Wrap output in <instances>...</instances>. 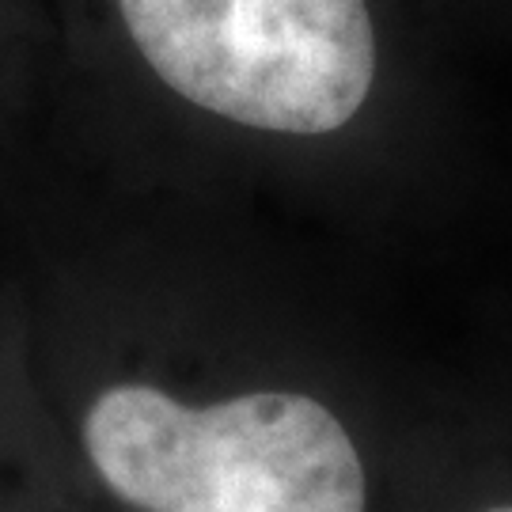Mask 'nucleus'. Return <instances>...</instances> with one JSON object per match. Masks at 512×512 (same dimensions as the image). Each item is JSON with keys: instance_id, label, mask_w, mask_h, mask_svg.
<instances>
[{"instance_id": "nucleus-3", "label": "nucleus", "mask_w": 512, "mask_h": 512, "mask_svg": "<svg viewBox=\"0 0 512 512\" xmlns=\"http://www.w3.org/2000/svg\"><path fill=\"white\" fill-rule=\"evenodd\" d=\"M54 54L57 31L46 0H0V129L23 110Z\"/></svg>"}, {"instance_id": "nucleus-1", "label": "nucleus", "mask_w": 512, "mask_h": 512, "mask_svg": "<svg viewBox=\"0 0 512 512\" xmlns=\"http://www.w3.org/2000/svg\"><path fill=\"white\" fill-rule=\"evenodd\" d=\"M57 46L209 137L330 148L395 73L399 0H46Z\"/></svg>"}, {"instance_id": "nucleus-2", "label": "nucleus", "mask_w": 512, "mask_h": 512, "mask_svg": "<svg viewBox=\"0 0 512 512\" xmlns=\"http://www.w3.org/2000/svg\"><path fill=\"white\" fill-rule=\"evenodd\" d=\"M92 482L126 512H365L342 421L296 391L186 399L152 376L92 387L73 421Z\"/></svg>"}, {"instance_id": "nucleus-4", "label": "nucleus", "mask_w": 512, "mask_h": 512, "mask_svg": "<svg viewBox=\"0 0 512 512\" xmlns=\"http://www.w3.org/2000/svg\"><path fill=\"white\" fill-rule=\"evenodd\" d=\"M27 410L19 387V361L12 353V330L0 327V512L31 509V482L23 475L27 452Z\"/></svg>"}, {"instance_id": "nucleus-5", "label": "nucleus", "mask_w": 512, "mask_h": 512, "mask_svg": "<svg viewBox=\"0 0 512 512\" xmlns=\"http://www.w3.org/2000/svg\"><path fill=\"white\" fill-rule=\"evenodd\" d=\"M490 512H512V505H501V509H490Z\"/></svg>"}]
</instances>
